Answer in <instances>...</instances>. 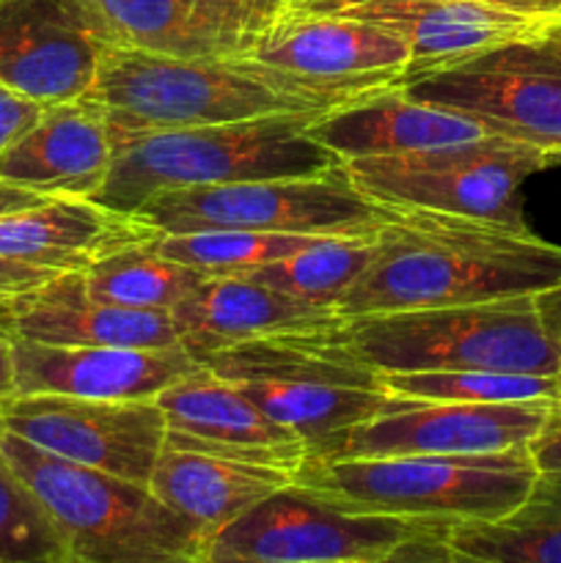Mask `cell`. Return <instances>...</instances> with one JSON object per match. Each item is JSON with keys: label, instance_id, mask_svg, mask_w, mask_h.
Segmentation results:
<instances>
[{"label": "cell", "instance_id": "cell-22", "mask_svg": "<svg viewBox=\"0 0 561 563\" xmlns=\"http://www.w3.org/2000/svg\"><path fill=\"white\" fill-rule=\"evenodd\" d=\"M160 236L135 214L91 198H47L0 218V256L53 273H86L97 258Z\"/></svg>", "mask_w": 561, "mask_h": 563}, {"label": "cell", "instance_id": "cell-27", "mask_svg": "<svg viewBox=\"0 0 561 563\" xmlns=\"http://www.w3.org/2000/svg\"><path fill=\"white\" fill-rule=\"evenodd\" d=\"M86 289L94 300L132 311H174L209 275L185 267L157 251V236L119 247L86 269Z\"/></svg>", "mask_w": 561, "mask_h": 563}, {"label": "cell", "instance_id": "cell-10", "mask_svg": "<svg viewBox=\"0 0 561 563\" xmlns=\"http://www.w3.org/2000/svg\"><path fill=\"white\" fill-rule=\"evenodd\" d=\"M388 209L369 201L346 176L344 163L317 176L193 187L152 198L135 212L157 234L193 231H267L306 236H366Z\"/></svg>", "mask_w": 561, "mask_h": 563}, {"label": "cell", "instance_id": "cell-18", "mask_svg": "<svg viewBox=\"0 0 561 563\" xmlns=\"http://www.w3.org/2000/svg\"><path fill=\"white\" fill-rule=\"evenodd\" d=\"M154 401L168 423L165 445L289 473H297L306 462V443L295 432L204 366L165 388Z\"/></svg>", "mask_w": 561, "mask_h": 563}, {"label": "cell", "instance_id": "cell-14", "mask_svg": "<svg viewBox=\"0 0 561 563\" xmlns=\"http://www.w3.org/2000/svg\"><path fill=\"white\" fill-rule=\"evenodd\" d=\"M102 47L234 60L280 9L300 0H66Z\"/></svg>", "mask_w": 561, "mask_h": 563}, {"label": "cell", "instance_id": "cell-32", "mask_svg": "<svg viewBox=\"0 0 561 563\" xmlns=\"http://www.w3.org/2000/svg\"><path fill=\"white\" fill-rule=\"evenodd\" d=\"M443 531L424 533V537L410 539L399 544L396 550H388L383 555H369V559H350V561H328V563H454L449 550H446Z\"/></svg>", "mask_w": 561, "mask_h": 563}, {"label": "cell", "instance_id": "cell-23", "mask_svg": "<svg viewBox=\"0 0 561 563\" xmlns=\"http://www.w3.org/2000/svg\"><path fill=\"white\" fill-rule=\"evenodd\" d=\"M11 339L55 346H176L179 328L168 311H132L88 295L86 275L58 273L20 297Z\"/></svg>", "mask_w": 561, "mask_h": 563}, {"label": "cell", "instance_id": "cell-29", "mask_svg": "<svg viewBox=\"0 0 561 563\" xmlns=\"http://www.w3.org/2000/svg\"><path fill=\"white\" fill-rule=\"evenodd\" d=\"M319 236L267 234V231H193L160 234L157 251L204 275H245L251 269L292 256Z\"/></svg>", "mask_w": 561, "mask_h": 563}, {"label": "cell", "instance_id": "cell-35", "mask_svg": "<svg viewBox=\"0 0 561 563\" xmlns=\"http://www.w3.org/2000/svg\"><path fill=\"white\" fill-rule=\"evenodd\" d=\"M539 473H561V412L553 410L542 432L528 445Z\"/></svg>", "mask_w": 561, "mask_h": 563}, {"label": "cell", "instance_id": "cell-41", "mask_svg": "<svg viewBox=\"0 0 561 563\" xmlns=\"http://www.w3.org/2000/svg\"><path fill=\"white\" fill-rule=\"evenodd\" d=\"M6 3V0H0V5H3Z\"/></svg>", "mask_w": 561, "mask_h": 563}, {"label": "cell", "instance_id": "cell-34", "mask_svg": "<svg viewBox=\"0 0 561 563\" xmlns=\"http://www.w3.org/2000/svg\"><path fill=\"white\" fill-rule=\"evenodd\" d=\"M55 275L58 273H53V269L33 267V264L11 262V258L0 256V295H9V297L28 295V291L47 284L50 278H55Z\"/></svg>", "mask_w": 561, "mask_h": 563}, {"label": "cell", "instance_id": "cell-13", "mask_svg": "<svg viewBox=\"0 0 561 563\" xmlns=\"http://www.w3.org/2000/svg\"><path fill=\"white\" fill-rule=\"evenodd\" d=\"M0 429L38 451L148 487L168 423L157 401H99L72 396H14Z\"/></svg>", "mask_w": 561, "mask_h": 563}, {"label": "cell", "instance_id": "cell-36", "mask_svg": "<svg viewBox=\"0 0 561 563\" xmlns=\"http://www.w3.org/2000/svg\"><path fill=\"white\" fill-rule=\"evenodd\" d=\"M537 308L539 317H542V324L548 328L550 339H553L561 350V284L548 291H539Z\"/></svg>", "mask_w": 561, "mask_h": 563}, {"label": "cell", "instance_id": "cell-11", "mask_svg": "<svg viewBox=\"0 0 561 563\" xmlns=\"http://www.w3.org/2000/svg\"><path fill=\"white\" fill-rule=\"evenodd\" d=\"M402 91L561 159V27L451 60L405 80Z\"/></svg>", "mask_w": 561, "mask_h": 563}, {"label": "cell", "instance_id": "cell-4", "mask_svg": "<svg viewBox=\"0 0 561 563\" xmlns=\"http://www.w3.org/2000/svg\"><path fill=\"white\" fill-rule=\"evenodd\" d=\"M539 476L528 445L471 456L306 460L295 473L336 509L454 526L509 515Z\"/></svg>", "mask_w": 561, "mask_h": 563}, {"label": "cell", "instance_id": "cell-7", "mask_svg": "<svg viewBox=\"0 0 561 563\" xmlns=\"http://www.w3.org/2000/svg\"><path fill=\"white\" fill-rule=\"evenodd\" d=\"M231 64L300 108L330 113L402 88L410 49L385 27L300 0L280 9Z\"/></svg>", "mask_w": 561, "mask_h": 563}, {"label": "cell", "instance_id": "cell-1", "mask_svg": "<svg viewBox=\"0 0 561 563\" xmlns=\"http://www.w3.org/2000/svg\"><path fill=\"white\" fill-rule=\"evenodd\" d=\"M559 284L561 245H550L531 229L388 209L374 231L372 262L336 311L346 322L372 313L534 297Z\"/></svg>", "mask_w": 561, "mask_h": 563}, {"label": "cell", "instance_id": "cell-6", "mask_svg": "<svg viewBox=\"0 0 561 563\" xmlns=\"http://www.w3.org/2000/svg\"><path fill=\"white\" fill-rule=\"evenodd\" d=\"M344 335L377 372L561 374V350L542 324L537 295L355 317Z\"/></svg>", "mask_w": 561, "mask_h": 563}, {"label": "cell", "instance_id": "cell-33", "mask_svg": "<svg viewBox=\"0 0 561 563\" xmlns=\"http://www.w3.org/2000/svg\"><path fill=\"white\" fill-rule=\"evenodd\" d=\"M42 110L44 104L31 102V99L0 86V154L36 124Z\"/></svg>", "mask_w": 561, "mask_h": 563}, {"label": "cell", "instance_id": "cell-28", "mask_svg": "<svg viewBox=\"0 0 561 563\" xmlns=\"http://www.w3.org/2000/svg\"><path fill=\"white\" fill-rule=\"evenodd\" d=\"M374 256V234L366 236H319L292 256L251 269L242 278L278 289L300 300L333 306L363 275Z\"/></svg>", "mask_w": 561, "mask_h": 563}, {"label": "cell", "instance_id": "cell-40", "mask_svg": "<svg viewBox=\"0 0 561 563\" xmlns=\"http://www.w3.org/2000/svg\"><path fill=\"white\" fill-rule=\"evenodd\" d=\"M553 405H556V410L561 412V374H559V385H556V399H553Z\"/></svg>", "mask_w": 561, "mask_h": 563}, {"label": "cell", "instance_id": "cell-16", "mask_svg": "<svg viewBox=\"0 0 561 563\" xmlns=\"http://www.w3.org/2000/svg\"><path fill=\"white\" fill-rule=\"evenodd\" d=\"M16 396H72L99 401H154L201 368L185 346H55L11 339Z\"/></svg>", "mask_w": 561, "mask_h": 563}, {"label": "cell", "instance_id": "cell-15", "mask_svg": "<svg viewBox=\"0 0 561 563\" xmlns=\"http://www.w3.org/2000/svg\"><path fill=\"white\" fill-rule=\"evenodd\" d=\"M553 410L550 399L501 405L410 401L346 432L317 460L498 454L531 445Z\"/></svg>", "mask_w": 561, "mask_h": 563}, {"label": "cell", "instance_id": "cell-38", "mask_svg": "<svg viewBox=\"0 0 561 563\" xmlns=\"http://www.w3.org/2000/svg\"><path fill=\"white\" fill-rule=\"evenodd\" d=\"M42 201H47V198L38 196V192L22 190V187L9 185V181H0V218L11 212H20V209L36 207Z\"/></svg>", "mask_w": 561, "mask_h": 563}, {"label": "cell", "instance_id": "cell-3", "mask_svg": "<svg viewBox=\"0 0 561 563\" xmlns=\"http://www.w3.org/2000/svg\"><path fill=\"white\" fill-rule=\"evenodd\" d=\"M319 115L275 113L231 124L148 132L119 146L108 179L91 201L119 214H135L163 192L324 174L341 159L308 135Z\"/></svg>", "mask_w": 561, "mask_h": 563}, {"label": "cell", "instance_id": "cell-8", "mask_svg": "<svg viewBox=\"0 0 561 563\" xmlns=\"http://www.w3.org/2000/svg\"><path fill=\"white\" fill-rule=\"evenodd\" d=\"M88 99L108 113L116 152L148 132L314 113L231 60L176 58L127 47L102 49Z\"/></svg>", "mask_w": 561, "mask_h": 563}, {"label": "cell", "instance_id": "cell-37", "mask_svg": "<svg viewBox=\"0 0 561 563\" xmlns=\"http://www.w3.org/2000/svg\"><path fill=\"white\" fill-rule=\"evenodd\" d=\"M16 396L14 383V352H11V335L0 333V410Z\"/></svg>", "mask_w": 561, "mask_h": 563}, {"label": "cell", "instance_id": "cell-30", "mask_svg": "<svg viewBox=\"0 0 561 563\" xmlns=\"http://www.w3.org/2000/svg\"><path fill=\"white\" fill-rule=\"evenodd\" d=\"M380 385L388 394L410 401L501 405V401H553L559 377L498 372H380Z\"/></svg>", "mask_w": 561, "mask_h": 563}, {"label": "cell", "instance_id": "cell-20", "mask_svg": "<svg viewBox=\"0 0 561 563\" xmlns=\"http://www.w3.org/2000/svg\"><path fill=\"white\" fill-rule=\"evenodd\" d=\"M116 159L108 113L94 99L47 104L0 154V181L44 198H91Z\"/></svg>", "mask_w": 561, "mask_h": 563}, {"label": "cell", "instance_id": "cell-12", "mask_svg": "<svg viewBox=\"0 0 561 563\" xmlns=\"http://www.w3.org/2000/svg\"><path fill=\"white\" fill-rule=\"evenodd\" d=\"M443 522L350 515L292 482L204 544V563H328L383 555Z\"/></svg>", "mask_w": 561, "mask_h": 563}, {"label": "cell", "instance_id": "cell-39", "mask_svg": "<svg viewBox=\"0 0 561 563\" xmlns=\"http://www.w3.org/2000/svg\"><path fill=\"white\" fill-rule=\"evenodd\" d=\"M20 297L0 295V333L6 335L14 333V319H16V308H20Z\"/></svg>", "mask_w": 561, "mask_h": 563}, {"label": "cell", "instance_id": "cell-5", "mask_svg": "<svg viewBox=\"0 0 561 563\" xmlns=\"http://www.w3.org/2000/svg\"><path fill=\"white\" fill-rule=\"evenodd\" d=\"M0 451L58 528L72 563H204L207 537L143 484L72 465L3 429Z\"/></svg>", "mask_w": 561, "mask_h": 563}, {"label": "cell", "instance_id": "cell-26", "mask_svg": "<svg viewBox=\"0 0 561 563\" xmlns=\"http://www.w3.org/2000/svg\"><path fill=\"white\" fill-rule=\"evenodd\" d=\"M443 542L454 563H561V473H539L498 520L454 522Z\"/></svg>", "mask_w": 561, "mask_h": 563}, {"label": "cell", "instance_id": "cell-25", "mask_svg": "<svg viewBox=\"0 0 561 563\" xmlns=\"http://www.w3.org/2000/svg\"><path fill=\"white\" fill-rule=\"evenodd\" d=\"M292 482L295 473L278 467L165 445L148 489L209 539Z\"/></svg>", "mask_w": 561, "mask_h": 563}, {"label": "cell", "instance_id": "cell-17", "mask_svg": "<svg viewBox=\"0 0 561 563\" xmlns=\"http://www.w3.org/2000/svg\"><path fill=\"white\" fill-rule=\"evenodd\" d=\"M311 3L396 33L410 49L405 80L498 44L561 27L490 0H311Z\"/></svg>", "mask_w": 561, "mask_h": 563}, {"label": "cell", "instance_id": "cell-31", "mask_svg": "<svg viewBox=\"0 0 561 563\" xmlns=\"http://www.w3.org/2000/svg\"><path fill=\"white\" fill-rule=\"evenodd\" d=\"M0 563H72L36 495L0 451Z\"/></svg>", "mask_w": 561, "mask_h": 563}, {"label": "cell", "instance_id": "cell-19", "mask_svg": "<svg viewBox=\"0 0 561 563\" xmlns=\"http://www.w3.org/2000/svg\"><path fill=\"white\" fill-rule=\"evenodd\" d=\"M102 44L66 0H6L0 5V86L38 104L88 97Z\"/></svg>", "mask_w": 561, "mask_h": 563}, {"label": "cell", "instance_id": "cell-9", "mask_svg": "<svg viewBox=\"0 0 561 563\" xmlns=\"http://www.w3.org/2000/svg\"><path fill=\"white\" fill-rule=\"evenodd\" d=\"M559 163L544 148L487 135L396 157L350 159L344 170L358 192L380 207L460 214L522 231V181Z\"/></svg>", "mask_w": 561, "mask_h": 563}, {"label": "cell", "instance_id": "cell-2", "mask_svg": "<svg viewBox=\"0 0 561 563\" xmlns=\"http://www.w3.org/2000/svg\"><path fill=\"white\" fill-rule=\"evenodd\" d=\"M196 361L295 432L306 443V460L322 456L361 423L410 405L383 390L377 368L344 335V322L245 341Z\"/></svg>", "mask_w": 561, "mask_h": 563}, {"label": "cell", "instance_id": "cell-24", "mask_svg": "<svg viewBox=\"0 0 561 563\" xmlns=\"http://www.w3.org/2000/svg\"><path fill=\"white\" fill-rule=\"evenodd\" d=\"M308 135L330 148L341 163H350L454 146L487 137V132L465 115L432 108L407 97L402 88H391L322 113L308 126Z\"/></svg>", "mask_w": 561, "mask_h": 563}, {"label": "cell", "instance_id": "cell-21", "mask_svg": "<svg viewBox=\"0 0 561 563\" xmlns=\"http://www.w3.org/2000/svg\"><path fill=\"white\" fill-rule=\"evenodd\" d=\"M170 317L179 328L182 346L196 357L245 341L344 322L333 306L284 295L242 275H209Z\"/></svg>", "mask_w": 561, "mask_h": 563}]
</instances>
